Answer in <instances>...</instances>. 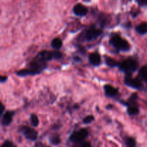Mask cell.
<instances>
[{"label": "cell", "instance_id": "obj_10", "mask_svg": "<svg viewBox=\"0 0 147 147\" xmlns=\"http://www.w3.org/2000/svg\"><path fill=\"white\" fill-rule=\"evenodd\" d=\"M105 93L108 97H113L118 93V90L111 85H105Z\"/></svg>", "mask_w": 147, "mask_h": 147}, {"label": "cell", "instance_id": "obj_4", "mask_svg": "<svg viewBox=\"0 0 147 147\" xmlns=\"http://www.w3.org/2000/svg\"><path fill=\"white\" fill-rule=\"evenodd\" d=\"M88 134V131L86 129H82L78 131L74 132L70 136V140L71 142H75V143H80V142H83L84 139H86Z\"/></svg>", "mask_w": 147, "mask_h": 147}, {"label": "cell", "instance_id": "obj_11", "mask_svg": "<svg viewBox=\"0 0 147 147\" xmlns=\"http://www.w3.org/2000/svg\"><path fill=\"white\" fill-rule=\"evenodd\" d=\"M89 60L90 63H91L93 65L98 66L100 65V56L98 53H91L89 56Z\"/></svg>", "mask_w": 147, "mask_h": 147}, {"label": "cell", "instance_id": "obj_5", "mask_svg": "<svg viewBox=\"0 0 147 147\" xmlns=\"http://www.w3.org/2000/svg\"><path fill=\"white\" fill-rule=\"evenodd\" d=\"M21 132L25 136L26 139L30 141H34L37 138V132L34 129L27 126H23L21 129Z\"/></svg>", "mask_w": 147, "mask_h": 147}, {"label": "cell", "instance_id": "obj_25", "mask_svg": "<svg viewBox=\"0 0 147 147\" xmlns=\"http://www.w3.org/2000/svg\"><path fill=\"white\" fill-rule=\"evenodd\" d=\"M7 76H0V83H4V82L7 81Z\"/></svg>", "mask_w": 147, "mask_h": 147}, {"label": "cell", "instance_id": "obj_7", "mask_svg": "<svg viewBox=\"0 0 147 147\" xmlns=\"http://www.w3.org/2000/svg\"><path fill=\"white\" fill-rule=\"evenodd\" d=\"M73 13L78 17H84L88 12V9L82 4H77L73 7Z\"/></svg>", "mask_w": 147, "mask_h": 147}, {"label": "cell", "instance_id": "obj_24", "mask_svg": "<svg viewBox=\"0 0 147 147\" xmlns=\"http://www.w3.org/2000/svg\"><path fill=\"white\" fill-rule=\"evenodd\" d=\"M4 109H5V107H4V106L3 105V103L0 101V117H1V116L3 114V113H4Z\"/></svg>", "mask_w": 147, "mask_h": 147}, {"label": "cell", "instance_id": "obj_16", "mask_svg": "<svg viewBox=\"0 0 147 147\" xmlns=\"http://www.w3.org/2000/svg\"><path fill=\"white\" fill-rule=\"evenodd\" d=\"M105 60H106V64H107V65H109V67H116V66H119V63H118V62H116V60H113V59L111 58V57H106Z\"/></svg>", "mask_w": 147, "mask_h": 147}, {"label": "cell", "instance_id": "obj_21", "mask_svg": "<svg viewBox=\"0 0 147 147\" xmlns=\"http://www.w3.org/2000/svg\"><path fill=\"white\" fill-rule=\"evenodd\" d=\"M62 57V53L59 51H54L53 52V58L54 59H60Z\"/></svg>", "mask_w": 147, "mask_h": 147}, {"label": "cell", "instance_id": "obj_12", "mask_svg": "<svg viewBox=\"0 0 147 147\" xmlns=\"http://www.w3.org/2000/svg\"><path fill=\"white\" fill-rule=\"evenodd\" d=\"M136 30L139 34H145L147 32V24L146 22H143L138 25L136 27Z\"/></svg>", "mask_w": 147, "mask_h": 147}, {"label": "cell", "instance_id": "obj_8", "mask_svg": "<svg viewBox=\"0 0 147 147\" xmlns=\"http://www.w3.org/2000/svg\"><path fill=\"white\" fill-rule=\"evenodd\" d=\"M37 57H38L39 58H40L45 62L49 61V60H51L52 59H53V52L44 50V51L40 52Z\"/></svg>", "mask_w": 147, "mask_h": 147}, {"label": "cell", "instance_id": "obj_20", "mask_svg": "<svg viewBox=\"0 0 147 147\" xmlns=\"http://www.w3.org/2000/svg\"><path fill=\"white\" fill-rule=\"evenodd\" d=\"M94 121V117L93 116H88L83 119V123L88 124V123H90L91 122H93Z\"/></svg>", "mask_w": 147, "mask_h": 147}, {"label": "cell", "instance_id": "obj_15", "mask_svg": "<svg viewBox=\"0 0 147 147\" xmlns=\"http://www.w3.org/2000/svg\"><path fill=\"white\" fill-rule=\"evenodd\" d=\"M139 77H140L141 80L143 81L146 82V75H147V67L146 66H144L139 70Z\"/></svg>", "mask_w": 147, "mask_h": 147}, {"label": "cell", "instance_id": "obj_26", "mask_svg": "<svg viewBox=\"0 0 147 147\" xmlns=\"http://www.w3.org/2000/svg\"><path fill=\"white\" fill-rule=\"evenodd\" d=\"M80 147H91V144L89 142H84Z\"/></svg>", "mask_w": 147, "mask_h": 147}, {"label": "cell", "instance_id": "obj_1", "mask_svg": "<svg viewBox=\"0 0 147 147\" xmlns=\"http://www.w3.org/2000/svg\"><path fill=\"white\" fill-rule=\"evenodd\" d=\"M120 70L124 72L126 76H131L133 73H134L136 69L139 67L137 62L134 59H128L122 62L121 64H119Z\"/></svg>", "mask_w": 147, "mask_h": 147}, {"label": "cell", "instance_id": "obj_14", "mask_svg": "<svg viewBox=\"0 0 147 147\" xmlns=\"http://www.w3.org/2000/svg\"><path fill=\"white\" fill-rule=\"evenodd\" d=\"M127 112L131 116H134V115H137L139 113V109H138L137 106H129L128 107Z\"/></svg>", "mask_w": 147, "mask_h": 147}, {"label": "cell", "instance_id": "obj_18", "mask_svg": "<svg viewBox=\"0 0 147 147\" xmlns=\"http://www.w3.org/2000/svg\"><path fill=\"white\" fill-rule=\"evenodd\" d=\"M30 123L32 126H37L39 124V119L35 114H32L30 116Z\"/></svg>", "mask_w": 147, "mask_h": 147}, {"label": "cell", "instance_id": "obj_22", "mask_svg": "<svg viewBox=\"0 0 147 147\" xmlns=\"http://www.w3.org/2000/svg\"><path fill=\"white\" fill-rule=\"evenodd\" d=\"M12 142H10V141H6V142H4L2 145H1V147H12Z\"/></svg>", "mask_w": 147, "mask_h": 147}, {"label": "cell", "instance_id": "obj_6", "mask_svg": "<svg viewBox=\"0 0 147 147\" xmlns=\"http://www.w3.org/2000/svg\"><path fill=\"white\" fill-rule=\"evenodd\" d=\"M124 82L126 86L133 88L140 89L142 87V80L138 78H131V76H126Z\"/></svg>", "mask_w": 147, "mask_h": 147}, {"label": "cell", "instance_id": "obj_3", "mask_svg": "<svg viewBox=\"0 0 147 147\" xmlns=\"http://www.w3.org/2000/svg\"><path fill=\"white\" fill-rule=\"evenodd\" d=\"M101 30L96 28L95 26H91L85 32L84 37L88 41H91V40L97 39L101 34Z\"/></svg>", "mask_w": 147, "mask_h": 147}, {"label": "cell", "instance_id": "obj_23", "mask_svg": "<svg viewBox=\"0 0 147 147\" xmlns=\"http://www.w3.org/2000/svg\"><path fill=\"white\" fill-rule=\"evenodd\" d=\"M139 5L142 6V7H145L147 4V0H136Z\"/></svg>", "mask_w": 147, "mask_h": 147}, {"label": "cell", "instance_id": "obj_17", "mask_svg": "<svg viewBox=\"0 0 147 147\" xmlns=\"http://www.w3.org/2000/svg\"><path fill=\"white\" fill-rule=\"evenodd\" d=\"M125 143H126V147H136V141L132 137L126 138L125 140Z\"/></svg>", "mask_w": 147, "mask_h": 147}, {"label": "cell", "instance_id": "obj_19", "mask_svg": "<svg viewBox=\"0 0 147 147\" xmlns=\"http://www.w3.org/2000/svg\"><path fill=\"white\" fill-rule=\"evenodd\" d=\"M60 142H61V140L58 136H53V137L50 138V142L54 145H58L60 143Z\"/></svg>", "mask_w": 147, "mask_h": 147}, {"label": "cell", "instance_id": "obj_9", "mask_svg": "<svg viewBox=\"0 0 147 147\" xmlns=\"http://www.w3.org/2000/svg\"><path fill=\"white\" fill-rule=\"evenodd\" d=\"M14 112L12 111H7L4 114L2 118V121H1V123L4 126H8L12 121L13 116H14Z\"/></svg>", "mask_w": 147, "mask_h": 147}, {"label": "cell", "instance_id": "obj_2", "mask_svg": "<svg viewBox=\"0 0 147 147\" xmlns=\"http://www.w3.org/2000/svg\"><path fill=\"white\" fill-rule=\"evenodd\" d=\"M110 43L112 46L119 50L121 51H128L130 49V45L125 39L121 38L118 34H114L112 36L110 40Z\"/></svg>", "mask_w": 147, "mask_h": 147}, {"label": "cell", "instance_id": "obj_13", "mask_svg": "<svg viewBox=\"0 0 147 147\" xmlns=\"http://www.w3.org/2000/svg\"><path fill=\"white\" fill-rule=\"evenodd\" d=\"M52 46L55 50H59L63 46V41L60 38H55L52 41Z\"/></svg>", "mask_w": 147, "mask_h": 147}]
</instances>
